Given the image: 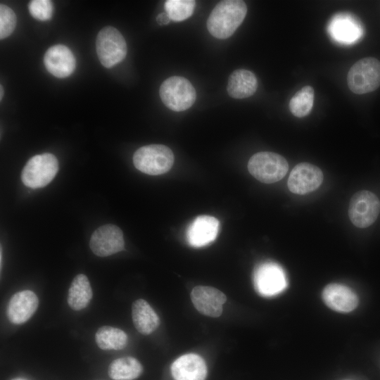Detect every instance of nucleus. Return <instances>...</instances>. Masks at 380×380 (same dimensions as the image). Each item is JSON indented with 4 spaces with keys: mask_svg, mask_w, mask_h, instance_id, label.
Wrapping results in <instances>:
<instances>
[{
    "mask_svg": "<svg viewBox=\"0 0 380 380\" xmlns=\"http://www.w3.org/2000/svg\"><path fill=\"white\" fill-rule=\"evenodd\" d=\"M350 90L357 94L372 92L380 86V61L373 57L357 61L347 76Z\"/></svg>",
    "mask_w": 380,
    "mask_h": 380,
    "instance_id": "nucleus-5",
    "label": "nucleus"
},
{
    "mask_svg": "<svg viewBox=\"0 0 380 380\" xmlns=\"http://www.w3.org/2000/svg\"><path fill=\"white\" fill-rule=\"evenodd\" d=\"M246 13L247 6L243 1H221L215 6L208 18V30L215 38L227 39L242 23Z\"/></svg>",
    "mask_w": 380,
    "mask_h": 380,
    "instance_id": "nucleus-1",
    "label": "nucleus"
},
{
    "mask_svg": "<svg viewBox=\"0 0 380 380\" xmlns=\"http://www.w3.org/2000/svg\"><path fill=\"white\" fill-rule=\"evenodd\" d=\"M219 221L210 215L198 216L186 232L189 243L194 247H202L213 241L218 234Z\"/></svg>",
    "mask_w": 380,
    "mask_h": 380,
    "instance_id": "nucleus-16",
    "label": "nucleus"
},
{
    "mask_svg": "<svg viewBox=\"0 0 380 380\" xmlns=\"http://www.w3.org/2000/svg\"><path fill=\"white\" fill-rule=\"evenodd\" d=\"M314 96V89L310 86H305L298 91L289 102L291 113L298 118L308 115L313 106Z\"/></svg>",
    "mask_w": 380,
    "mask_h": 380,
    "instance_id": "nucleus-24",
    "label": "nucleus"
},
{
    "mask_svg": "<svg viewBox=\"0 0 380 380\" xmlns=\"http://www.w3.org/2000/svg\"><path fill=\"white\" fill-rule=\"evenodd\" d=\"M191 299L199 312L208 317H218L222 313L227 296L214 287L196 286L191 292Z\"/></svg>",
    "mask_w": 380,
    "mask_h": 380,
    "instance_id": "nucleus-12",
    "label": "nucleus"
},
{
    "mask_svg": "<svg viewBox=\"0 0 380 380\" xmlns=\"http://www.w3.org/2000/svg\"><path fill=\"white\" fill-rule=\"evenodd\" d=\"M96 53L101 63L110 68L120 63L126 56L125 39L115 27L107 26L99 32L96 42Z\"/></svg>",
    "mask_w": 380,
    "mask_h": 380,
    "instance_id": "nucleus-7",
    "label": "nucleus"
},
{
    "mask_svg": "<svg viewBox=\"0 0 380 380\" xmlns=\"http://www.w3.org/2000/svg\"><path fill=\"white\" fill-rule=\"evenodd\" d=\"M329 31L336 40L343 43H351L361 34L360 25L348 15H338L333 19Z\"/></svg>",
    "mask_w": 380,
    "mask_h": 380,
    "instance_id": "nucleus-21",
    "label": "nucleus"
},
{
    "mask_svg": "<svg viewBox=\"0 0 380 380\" xmlns=\"http://www.w3.org/2000/svg\"><path fill=\"white\" fill-rule=\"evenodd\" d=\"M161 101L166 107L174 111H183L195 102L196 90L191 83L180 76L165 80L159 90Z\"/></svg>",
    "mask_w": 380,
    "mask_h": 380,
    "instance_id": "nucleus-4",
    "label": "nucleus"
},
{
    "mask_svg": "<svg viewBox=\"0 0 380 380\" xmlns=\"http://www.w3.org/2000/svg\"><path fill=\"white\" fill-rule=\"evenodd\" d=\"M132 317L136 329L143 335H148L156 330L160 319L149 303L137 299L132 305Z\"/></svg>",
    "mask_w": 380,
    "mask_h": 380,
    "instance_id": "nucleus-18",
    "label": "nucleus"
},
{
    "mask_svg": "<svg viewBox=\"0 0 380 380\" xmlns=\"http://www.w3.org/2000/svg\"><path fill=\"white\" fill-rule=\"evenodd\" d=\"M142 371V365L137 359L123 357L110 363L108 375L113 380H134L141 375Z\"/></svg>",
    "mask_w": 380,
    "mask_h": 380,
    "instance_id": "nucleus-22",
    "label": "nucleus"
},
{
    "mask_svg": "<svg viewBox=\"0 0 380 380\" xmlns=\"http://www.w3.org/2000/svg\"><path fill=\"white\" fill-rule=\"evenodd\" d=\"M39 299L32 291L24 290L13 294L8 301L6 315L15 324L26 322L37 310Z\"/></svg>",
    "mask_w": 380,
    "mask_h": 380,
    "instance_id": "nucleus-14",
    "label": "nucleus"
},
{
    "mask_svg": "<svg viewBox=\"0 0 380 380\" xmlns=\"http://www.w3.org/2000/svg\"><path fill=\"white\" fill-rule=\"evenodd\" d=\"M379 212L380 201L378 197L369 191H359L350 198L348 216L357 227L366 228L372 225L377 219Z\"/></svg>",
    "mask_w": 380,
    "mask_h": 380,
    "instance_id": "nucleus-8",
    "label": "nucleus"
},
{
    "mask_svg": "<svg viewBox=\"0 0 380 380\" xmlns=\"http://www.w3.org/2000/svg\"><path fill=\"white\" fill-rule=\"evenodd\" d=\"M95 341L102 350H121L127 344L126 333L116 327L103 326L95 334Z\"/></svg>",
    "mask_w": 380,
    "mask_h": 380,
    "instance_id": "nucleus-23",
    "label": "nucleus"
},
{
    "mask_svg": "<svg viewBox=\"0 0 380 380\" xmlns=\"http://www.w3.org/2000/svg\"><path fill=\"white\" fill-rule=\"evenodd\" d=\"M93 296L89 279L85 274H79L72 279L68 293V304L73 310L85 308Z\"/></svg>",
    "mask_w": 380,
    "mask_h": 380,
    "instance_id": "nucleus-20",
    "label": "nucleus"
},
{
    "mask_svg": "<svg viewBox=\"0 0 380 380\" xmlns=\"http://www.w3.org/2000/svg\"><path fill=\"white\" fill-rule=\"evenodd\" d=\"M170 20V17L166 13H160L156 17V21L160 25L168 24Z\"/></svg>",
    "mask_w": 380,
    "mask_h": 380,
    "instance_id": "nucleus-28",
    "label": "nucleus"
},
{
    "mask_svg": "<svg viewBox=\"0 0 380 380\" xmlns=\"http://www.w3.org/2000/svg\"><path fill=\"white\" fill-rule=\"evenodd\" d=\"M171 373L175 380H205L207 367L201 356L188 353L174 361L171 366Z\"/></svg>",
    "mask_w": 380,
    "mask_h": 380,
    "instance_id": "nucleus-17",
    "label": "nucleus"
},
{
    "mask_svg": "<svg viewBox=\"0 0 380 380\" xmlns=\"http://www.w3.org/2000/svg\"><path fill=\"white\" fill-rule=\"evenodd\" d=\"M323 179V173L317 166L303 162L293 168L287 185L292 193L303 195L316 190Z\"/></svg>",
    "mask_w": 380,
    "mask_h": 380,
    "instance_id": "nucleus-11",
    "label": "nucleus"
},
{
    "mask_svg": "<svg viewBox=\"0 0 380 380\" xmlns=\"http://www.w3.org/2000/svg\"><path fill=\"white\" fill-rule=\"evenodd\" d=\"M3 94H4V90H3L2 86L1 85V87H0V99H2Z\"/></svg>",
    "mask_w": 380,
    "mask_h": 380,
    "instance_id": "nucleus-29",
    "label": "nucleus"
},
{
    "mask_svg": "<svg viewBox=\"0 0 380 380\" xmlns=\"http://www.w3.org/2000/svg\"><path fill=\"white\" fill-rule=\"evenodd\" d=\"M258 89V80L251 71L245 69L234 70L229 76L227 92L234 99L251 96Z\"/></svg>",
    "mask_w": 380,
    "mask_h": 380,
    "instance_id": "nucleus-19",
    "label": "nucleus"
},
{
    "mask_svg": "<svg viewBox=\"0 0 380 380\" xmlns=\"http://www.w3.org/2000/svg\"><path fill=\"white\" fill-rule=\"evenodd\" d=\"M196 6L193 0H167L165 3L166 13L170 20L182 21L189 18Z\"/></svg>",
    "mask_w": 380,
    "mask_h": 380,
    "instance_id": "nucleus-25",
    "label": "nucleus"
},
{
    "mask_svg": "<svg viewBox=\"0 0 380 380\" xmlns=\"http://www.w3.org/2000/svg\"><path fill=\"white\" fill-rule=\"evenodd\" d=\"M249 172L258 180L272 184L281 180L287 173L289 164L281 155L269 151L253 155L248 163Z\"/></svg>",
    "mask_w": 380,
    "mask_h": 380,
    "instance_id": "nucleus-3",
    "label": "nucleus"
},
{
    "mask_svg": "<svg viewBox=\"0 0 380 380\" xmlns=\"http://www.w3.org/2000/svg\"><path fill=\"white\" fill-rule=\"evenodd\" d=\"M58 170V162L51 153H42L32 157L23 167L21 180L32 189L46 186L55 177Z\"/></svg>",
    "mask_w": 380,
    "mask_h": 380,
    "instance_id": "nucleus-6",
    "label": "nucleus"
},
{
    "mask_svg": "<svg viewBox=\"0 0 380 380\" xmlns=\"http://www.w3.org/2000/svg\"><path fill=\"white\" fill-rule=\"evenodd\" d=\"M253 282L257 292L263 296H274L287 287V278L283 268L277 263L265 262L255 268Z\"/></svg>",
    "mask_w": 380,
    "mask_h": 380,
    "instance_id": "nucleus-9",
    "label": "nucleus"
},
{
    "mask_svg": "<svg viewBox=\"0 0 380 380\" xmlns=\"http://www.w3.org/2000/svg\"><path fill=\"white\" fill-rule=\"evenodd\" d=\"M16 25V15L8 6L0 5V39L8 37L14 30Z\"/></svg>",
    "mask_w": 380,
    "mask_h": 380,
    "instance_id": "nucleus-26",
    "label": "nucleus"
},
{
    "mask_svg": "<svg viewBox=\"0 0 380 380\" xmlns=\"http://www.w3.org/2000/svg\"><path fill=\"white\" fill-rule=\"evenodd\" d=\"M89 247L95 255L100 257H106L122 251L125 248L122 232L114 224L103 225L92 234Z\"/></svg>",
    "mask_w": 380,
    "mask_h": 380,
    "instance_id": "nucleus-10",
    "label": "nucleus"
},
{
    "mask_svg": "<svg viewBox=\"0 0 380 380\" xmlns=\"http://www.w3.org/2000/svg\"><path fill=\"white\" fill-rule=\"evenodd\" d=\"M44 63L51 75L59 78L70 75L76 66L73 53L69 48L63 44L50 47L44 54Z\"/></svg>",
    "mask_w": 380,
    "mask_h": 380,
    "instance_id": "nucleus-13",
    "label": "nucleus"
},
{
    "mask_svg": "<svg viewBox=\"0 0 380 380\" xmlns=\"http://www.w3.org/2000/svg\"><path fill=\"white\" fill-rule=\"evenodd\" d=\"M13 380H25L23 379H13Z\"/></svg>",
    "mask_w": 380,
    "mask_h": 380,
    "instance_id": "nucleus-30",
    "label": "nucleus"
},
{
    "mask_svg": "<svg viewBox=\"0 0 380 380\" xmlns=\"http://www.w3.org/2000/svg\"><path fill=\"white\" fill-rule=\"evenodd\" d=\"M322 299L331 310L349 312L358 305V297L349 287L340 284H329L322 291Z\"/></svg>",
    "mask_w": 380,
    "mask_h": 380,
    "instance_id": "nucleus-15",
    "label": "nucleus"
},
{
    "mask_svg": "<svg viewBox=\"0 0 380 380\" xmlns=\"http://www.w3.org/2000/svg\"><path fill=\"white\" fill-rule=\"evenodd\" d=\"M133 163L137 170L145 174L159 175L171 169L174 163V154L165 145H146L135 151Z\"/></svg>",
    "mask_w": 380,
    "mask_h": 380,
    "instance_id": "nucleus-2",
    "label": "nucleus"
},
{
    "mask_svg": "<svg viewBox=\"0 0 380 380\" xmlns=\"http://www.w3.org/2000/svg\"><path fill=\"white\" fill-rule=\"evenodd\" d=\"M29 11L35 19L47 20L53 15V4L49 0H32L29 4Z\"/></svg>",
    "mask_w": 380,
    "mask_h": 380,
    "instance_id": "nucleus-27",
    "label": "nucleus"
}]
</instances>
